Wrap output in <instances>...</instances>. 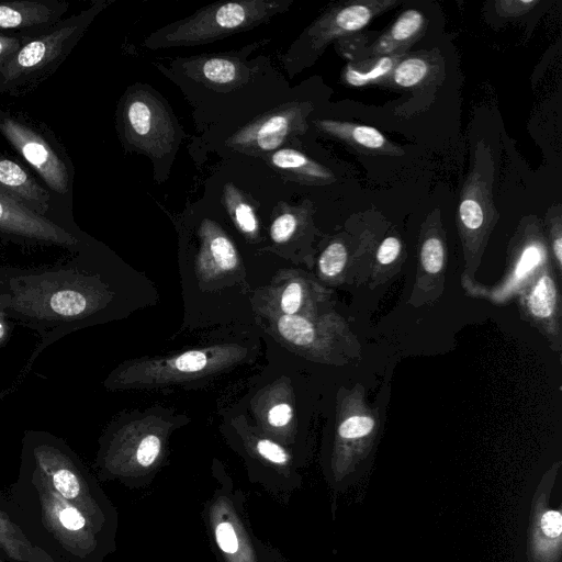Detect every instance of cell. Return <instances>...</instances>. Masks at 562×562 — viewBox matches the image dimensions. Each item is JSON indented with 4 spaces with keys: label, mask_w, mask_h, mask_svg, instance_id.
<instances>
[{
    "label": "cell",
    "mask_w": 562,
    "mask_h": 562,
    "mask_svg": "<svg viewBox=\"0 0 562 562\" xmlns=\"http://www.w3.org/2000/svg\"><path fill=\"white\" fill-rule=\"evenodd\" d=\"M518 509L514 562H562L560 462L527 484Z\"/></svg>",
    "instance_id": "1"
},
{
    "label": "cell",
    "mask_w": 562,
    "mask_h": 562,
    "mask_svg": "<svg viewBox=\"0 0 562 562\" xmlns=\"http://www.w3.org/2000/svg\"><path fill=\"white\" fill-rule=\"evenodd\" d=\"M291 2L238 0L213 3L159 29L144 44L149 48H160L212 43L267 22L273 15L286 11Z\"/></svg>",
    "instance_id": "2"
},
{
    "label": "cell",
    "mask_w": 562,
    "mask_h": 562,
    "mask_svg": "<svg viewBox=\"0 0 562 562\" xmlns=\"http://www.w3.org/2000/svg\"><path fill=\"white\" fill-rule=\"evenodd\" d=\"M495 165L490 146L477 142L459 199L457 225L467 258L479 255L498 220L493 198Z\"/></svg>",
    "instance_id": "3"
},
{
    "label": "cell",
    "mask_w": 562,
    "mask_h": 562,
    "mask_svg": "<svg viewBox=\"0 0 562 562\" xmlns=\"http://www.w3.org/2000/svg\"><path fill=\"white\" fill-rule=\"evenodd\" d=\"M398 4L397 0H352L327 9L285 53L283 63L286 70L300 71L333 41L359 32L374 18Z\"/></svg>",
    "instance_id": "4"
},
{
    "label": "cell",
    "mask_w": 562,
    "mask_h": 562,
    "mask_svg": "<svg viewBox=\"0 0 562 562\" xmlns=\"http://www.w3.org/2000/svg\"><path fill=\"white\" fill-rule=\"evenodd\" d=\"M128 143L150 157H162L178 143V126L170 109L145 87L134 88L123 106Z\"/></svg>",
    "instance_id": "5"
},
{
    "label": "cell",
    "mask_w": 562,
    "mask_h": 562,
    "mask_svg": "<svg viewBox=\"0 0 562 562\" xmlns=\"http://www.w3.org/2000/svg\"><path fill=\"white\" fill-rule=\"evenodd\" d=\"M312 109L308 102L282 104L236 131L226 145L247 155L272 153L289 137L305 133Z\"/></svg>",
    "instance_id": "6"
},
{
    "label": "cell",
    "mask_w": 562,
    "mask_h": 562,
    "mask_svg": "<svg viewBox=\"0 0 562 562\" xmlns=\"http://www.w3.org/2000/svg\"><path fill=\"white\" fill-rule=\"evenodd\" d=\"M0 130L24 159L36 169L52 190L57 193L67 192L68 172L66 166L44 138L10 117L0 121Z\"/></svg>",
    "instance_id": "7"
},
{
    "label": "cell",
    "mask_w": 562,
    "mask_h": 562,
    "mask_svg": "<svg viewBox=\"0 0 562 562\" xmlns=\"http://www.w3.org/2000/svg\"><path fill=\"white\" fill-rule=\"evenodd\" d=\"M0 229L57 244L74 245L65 229L19 203L0 189Z\"/></svg>",
    "instance_id": "8"
},
{
    "label": "cell",
    "mask_w": 562,
    "mask_h": 562,
    "mask_svg": "<svg viewBox=\"0 0 562 562\" xmlns=\"http://www.w3.org/2000/svg\"><path fill=\"white\" fill-rule=\"evenodd\" d=\"M79 27V24L65 25L22 46L5 64L4 78L15 79L55 59Z\"/></svg>",
    "instance_id": "9"
},
{
    "label": "cell",
    "mask_w": 562,
    "mask_h": 562,
    "mask_svg": "<svg viewBox=\"0 0 562 562\" xmlns=\"http://www.w3.org/2000/svg\"><path fill=\"white\" fill-rule=\"evenodd\" d=\"M313 123L322 133L347 144L360 153L384 156H403L405 154L402 147L393 144L375 127L328 119L315 120Z\"/></svg>",
    "instance_id": "10"
},
{
    "label": "cell",
    "mask_w": 562,
    "mask_h": 562,
    "mask_svg": "<svg viewBox=\"0 0 562 562\" xmlns=\"http://www.w3.org/2000/svg\"><path fill=\"white\" fill-rule=\"evenodd\" d=\"M188 74L215 88H236L248 79L249 70L233 55H207L189 59Z\"/></svg>",
    "instance_id": "11"
},
{
    "label": "cell",
    "mask_w": 562,
    "mask_h": 562,
    "mask_svg": "<svg viewBox=\"0 0 562 562\" xmlns=\"http://www.w3.org/2000/svg\"><path fill=\"white\" fill-rule=\"evenodd\" d=\"M427 20L416 9L403 11L397 19L368 48L369 57L406 53L425 33Z\"/></svg>",
    "instance_id": "12"
},
{
    "label": "cell",
    "mask_w": 562,
    "mask_h": 562,
    "mask_svg": "<svg viewBox=\"0 0 562 562\" xmlns=\"http://www.w3.org/2000/svg\"><path fill=\"white\" fill-rule=\"evenodd\" d=\"M266 158L280 175L303 184L326 186L336 181L328 168L293 148L274 150Z\"/></svg>",
    "instance_id": "13"
},
{
    "label": "cell",
    "mask_w": 562,
    "mask_h": 562,
    "mask_svg": "<svg viewBox=\"0 0 562 562\" xmlns=\"http://www.w3.org/2000/svg\"><path fill=\"white\" fill-rule=\"evenodd\" d=\"M0 189L34 213L48 209L49 194L16 162L0 157Z\"/></svg>",
    "instance_id": "14"
},
{
    "label": "cell",
    "mask_w": 562,
    "mask_h": 562,
    "mask_svg": "<svg viewBox=\"0 0 562 562\" xmlns=\"http://www.w3.org/2000/svg\"><path fill=\"white\" fill-rule=\"evenodd\" d=\"M541 269L524 290L521 301L527 315L537 323L551 325L559 312V292L550 270Z\"/></svg>",
    "instance_id": "15"
},
{
    "label": "cell",
    "mask_w": 562,
    "mask_h": 562,
    "mask_svg": "<svg viewBox=\"0 0 562 562\" xmlns=\"http://www.w3.org/2000/svg\"><path fill=\"white\" fill-rule=\"evenodd\" d=\"M430 54L406 53L381 85L398 89H414L425 86L435 74L436 66Z\"/></svg>",
    "instance_id": "16"
},
{
    "label": "cell",
    "mask_w": 562,
    "mask_h": 562,
    "mask_svg": "<svg viewBox=\"0 0 562 562\" xmlns=\"http://www.w3.org/2000/svg\"><path fill=\"white\" fill-rule=\"evenodd\" d=\"M405 54L369 57L360 63H348L342 70L341 79L353 88L381 85Z\"/></svg>",
    "instance_id": "17"
},
{
    "label": "cell",
    "mask_w": 562,
    "mask_h": 562,
    "mask_svg": "<svg viewBox=\"0 0 562 562\" xmlns=\"http://www.w3.org/2000/svg\"><path fill=\"white\" fill-rule=\"evenodd\" d=\"M423 228L419 245L420 266L428 274L436 276L441 272L446 262V245L440 234L441 222L437 210L429 215Z\"/></svg>",
    "instance_id": "18"
},
{
    "label": "cell",
    "mask_w": 562,
    "mask_h": 562,
    "mask_svg": "<svg viewBox=\"0 0 562 562\" xmlns=\"http://www.w3.org/2000/svg\"><path fill=\"white\" fill-rule=\"evenodd\" d=\"M54 9L42 2L0 3V29L31 27L54 20Z\"/></svg>",
    "instance_id": "19"
},
{
    "label": "cell",
    "mask_w": 562,
    "mask_h": 562,
    "mask_svg": "<svg viewBox=\"0 0 562 562\" xmlns=\"http://www.w3.org/2000/svg\"><path fill=\"white\" fill-rule=\"evenodd\" d=\"M201 231L203 233V252L207 254L221 270L234 269L238 257L231 239L209 220L204 221Z\"/></svg>",
    "instance_id": "20"
},
{
    "label": "cell",
    "mask_w": 562,
    "mask_h": 562,
    "mask_svg": "<svg viewBox=\"0 0 562 562\" xmlns=\"http://www.w3.org/2000/svg\"><path fill=\"white\" fill-rule=\"evenodd\" d=\"M223 203L236 226L246 235L255 236L258 232V218L254 207L243 192L232 183L223 190Z\"/></svg>",
    "instance_id": "21"
},
{
    "label": "cell",
    "mask_w": 562,
    "mask_h": 562,
    "mask_svg": "<svg viewBox=\"0 0 562 562\" xmlns=\"http://www.w3.org/2000/svg\"><path fill=\"white\" fill-rule=\"evenodd\" d=\"M47 310L60 318H75L88 308V297L75 286L61 285L46 297Z\"/></svg>",
    "instance_id": "22"
},
{
    "label": "cell",
    "mask_w": 562,
    "mask_h": 562,
    "mask_svg": "<svg viewBox=\"0 0 562 562\" xmlns=\"http://www.w3.org/2000/svg\"><path fill=\"white\" fill-rule=\"evenodd\" d=\"M214 538L231 562H252L248 546H244L239 530L231 520L222 519L214 524Z\"/></svg>",
    "instance_id": "23"
},
{
    "label": "cell",
    "mask_w": 562,
    "mask_h": 562,
    "mask_svg": "<svg viewBox=\"0 0 562 562\" xmlns=\"http://www.w3.org/2000/svg\"><path fill=\"white\" fill-rule=\"evenodd\" d=\"M278 330L285 340L296 346H308L315 338L313 324L296 314H283L278 321Z\"/></svg>",
    "instance_id": "24"
},
{
    "label": "cell",
    "mask_w": 562,
    "mask_h": 562,
    "mask_svg": "<svg viewBox=\"0 0 562 562\" xmlns=\"http://www.w3.org/2000/svg\"><path fill=\"white\" fill-rule=\"evenodd\" d=\"M348 261V249L340 240L330 243L322 252L318 260L321 273L326 278L338 277Z\"/></svg>",
    "instance_id": "25"
},
{
    "label": "cell",
    "mask_w": 562,
    "mask_h": 562,
    "mask_svg": "<svg viewBox=\"0 0 562 562\" xmlns=\"http://www.w3.org/2000/svg\"><path fill=\"white\" fill-rule=\"evenodd\" d=\"M549 238L553 259L558 270L562 267V217L561 205L554 204L547 212Z\"/></svg>",
    "instance_id": "26"
},
{
    "label": "cell",
    "mask_w": 562,
    "mask_h": 562,
    "mask_svg": "<svg viewBox=\"0 0 562 562\" xmlns=\"http://www.w3.org/2000/svg\"><path fill=\"white\" fill-rule=\"evenodd\" d=\"M299 226V214L293 210L283 211L272 221L270 235L273 241L284 243L289 240Z\"/></svg>",
    "instance_id": "27"
},
{
    "label": "cell",
    "mask_w": 562,
    "mask_h": 562,
    "mask_svg": "<svg viewBox=\"0 0 562 562\" xmlns=\"http://www.w3.org/2000/svg\"><path fill=\"white\" fill-rule=\"evenodd\" d=\"M539 3V0H498L494 2V9L502 18H518L530 12Z\"/></svg>",
    "instance_id": "28"
},
{
    "label": "cell",
    "mask_w": 562,
    "mask_h": 562,
    "mask_svg": "<svg viewBox=\"0 0 562 562\" xmlns=\"http://www.w3.org/2000/svg\"><path fill=\"white\" fill-rule=\"evenodd\" d=\"M209 362L205 351L191 350L187 351L172 361V367L180 372H198L203 370Z\"/></svg>",
    "instance_id": "29"
},
{
    "label": "cell",
    "mask_w": 562,
    "mask_h": 562,
    "mask_svg": "<svg viewBox=\"0 0 562 562\" xmlns=\"http://www.w3.org/2000/svg\"><path fill=\"white\" fill-rule=\"evenodd\" d=\"M161 450V441L155 435L142 439L136 450V460L139 465L147 468L155 463Z\"/></svg>",
    "instance_id": "30"
},
{
    "label": "cell",
    "mask_w": 562,
    "mask_h": 562,
    "mask_svg": "<svg viewBox=\"0 0 562 562\" xmlns=\"http://www.w3.org/2000/svg\"><path fill=\"white\" fill-rule=\"evenodd\" d=\"M53 483L56 490L67 499L75 498L80 491L77 476L67 469L57 470L53 475Z\"/></svg>",
    "instance_id": "31"
},
{
    "label": "cell",
    "mask_w": 562,
    "mask_h": 562,
    "mask_svg": "<svg viewBox=\"0 0 562 562\" xmlns=\"http://www.w3.org/2000/svg\"><path fill=\"white\" fill-rule=\"evenodd\" d=\"M403 244L396 236L385 237L378 247L375 260L379 266H389L400 257Z\"/></svg>",
    "instance_id": "32"
},
{
    "label": "cell",
    "mask_w": 562,
    "mask_h": 562,
    "mask_svg": "<svg viewBox=\"0 0 562 562\" xmlns=\"http://www.w3.org/2000/svg\"><path fill=\"white\" fill-rule=\"evenodd\" d=\"M303 290L299 282H291L281 296V308L284 314H296L302 304Z\"/></svg>",
    "instance_id": "33"
},
{
    "label": "cell",
    "mask_w": 562,
    "mask_h": 562,
    "mask_svg": "<svg viewBox=\"0 0 562 562\" xmlns=\"http://www.w3.org/2000/svg\"><path fill=\"white\" fill-rule=\"evenodd\" d=\"M257 451L263 459L274 464L282 465L289 461L288 452L278 443L268 439H261L257 442Z\"/></svg>",
    "instance_id": "34"
},
{
    "label": "cell",
    "mask_w": 562,
    "mask_h": 562,
    "mask_svg": "<svg viewBox=\"0 0 562 562\" xmlns=\"http://www.w3.org/2000/svg\"><path fill=\"white\" fill-rule=\"evenodd\" d=\"M59 520L66 529L74 531L83 528L86 525L85 517L74 507H65L60 510Z\"/></svg>",
    "instance_id": "35"
},
{
    "label": "cell",
    "mask_w": 562,
    "mask_h": 562,
    "mask_svg": "<svg viewBox=\"0 0 562 562\" xmlns=\"http://www.w3.org/2000/svg\"><path fill=\"white\" fill-rule=\"evenodd\" d=\"M292 418V408L286 403L274 405L268 413V422L271 426L283 427Z\"/></svg>",
    "instance_id": "36"
},
{
    "label": "cell",
    "mask_w": 562,
    "mask_h": 562,
    "mask_svg": "<svg viewBox=\"0 0 562 562\" xmlns=\"http://www.w3.org/2000/svg\"><path fill=\"white\" fill-rule=\"evenodd\" d=\"M20 41L15 37L0 36V61L9 63L16 54Z\"/></svg>",
    "instance_id": "37"
},
{
    "label": "cell",
    "mask_w": 562,
    "mask_h": 562,
    "mask_svg": "<svg viewBox=\"0 0 562 562\" xmlns=\"http://www.w3.org/2000/svg\"><path fill=\"white\" fill-rule=\"evenodd\" d=\"M5 331H7V326H5L2 314L0 313V340L4 337Z\"/></svg>",
    "instance_id": "38"
}]
</instances>
